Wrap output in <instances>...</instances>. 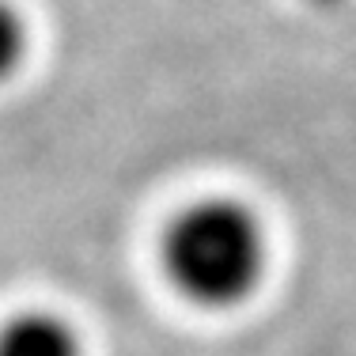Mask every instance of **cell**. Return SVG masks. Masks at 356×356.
<instances>
[{
    "mask_svg": "<svg viewBox=\"0 0 356 356\" xmlns=\"http://www.w3.org/2000/svg\"><path fill=\"white\" fill-rule=\"evenodd\" d=\"M269 239L258 213L235 197L182 205L159 235V266L186 303L205 311L239 307L266 277Z\"/></svg>",
    "mask_w": 356,
    "mask_h": 356,
    "instance_id": "6da1fadb",
    "label": "cell"
},
{
    "mask_svg": "<svg viewBox=\"0 0 356 356\" xmlns=\"http://www.w3.org/2000/svg\"><path fill=\"white\" fill-rule=\"evenodd\" d=\"M0 356H83V345L54 311H19L0 326Z\"/></svg>",
    "mask_w": 356,
    "mask_h": 356,
    "instance_id": "7a4b0ae2",
    "label": "cell"
},
{
    "mask_svg": "<svg viewBox=\"0 0 356 356\" xmlns=\"http://www.w3.org/2000/svg\"><path fill=\"white\" fill-rule=\"evenodd\" d=\"M31 49V27L12 0H0V83L23 69Z\"/></svg>",
    "mask_w": 356,
    "mask_h": 356,
    "instance_id": "3957f363",
    "label": "cell"
},
{
    "mask_svg": "<svg viewBox=\"0 0 356 356\" xmlns=\"http://www.w3.org/2000/svg\"><path fill=\"white\" fill-rule=\"evenodd\" d=\"M311 4H322V8H330V4H341V0H311Z\"/></svg>",
    "mask_w": 356,
    "mask_h": 356,
    "instance_id": "277c9868",
    "label": "cell"
}]
</instances>
